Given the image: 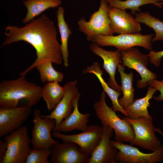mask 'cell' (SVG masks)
Segmentation results:
<instances>
[{"label":"cell","mask_w":163,"mask_h":163,"mask_svg":"<svg viewBox=\"0 0 163 163\" xmlns=\"http://www.w3.org/2000/svg\"><path fill=\"white\" fill-rule=\"evenodd\" d=\"M121 117L129 122L133 129L134 136L130 142V145L138 146L152 152L161 145L160 141L155 133L152 119L142 117L133 119L127 117Z\"/></svg>","instance_id":"obj_7"},{"label":"cell","mask_w":163,"mask_h":163,"mask_svg":"<svg viewBox=\"0 0 163 163\" xmlns=\"http://www.w3.org/2000/svg\"><path fill=\"white\" fill-rule=\"evenodd\" d=\"M83 72L84 74L91 73L93 74L97 77L101 83L103 91L110 98L112 102V108L113 110L115 112L120 111L127 117L128 115L126 112L118 103V97L121 94L110 88L108 84L105 81L102 76L103 70H101L99 64L97 62H94L91 66H88L84 69Z\"/></svg>","instance_id":"obj_19"},{"label":"cell","mask_w":163,"mask_h":163,"mask_svg":"<svg viewBox=\"0 0 163 163\" xmlns=\"http://www.w3.org/2000/svg\"><path fill=\"white\" fill-rule=\"evenodd\" d=\"M7 152L2 163H25L31 150L27 127L22 126L5 136Z\"/></svg>","instance_id":"obj_6"},{"label":"cell","mask_w":163,"mask_h":163,"mask_svg":"<svg viewBox=\"0 0 163 163\" xmlns=\"http://www.w3.org/2000/svg\"><path fill=\"white\" fill-rule=\"evenodd\" d=\"M135 19L139 23L145 24L152 29L155 32L152 42L163 40V21L152 16L148 12H140L135 14Z\"/></svg>","instance_id":"obj_26"},{"label":"cell","mask_w":163,"mask_h":163,"mask_svg":"<svg viewBox=\"0 0 163 163\" xmlns=\"http://www.w3.org/2000/svg\"><path fill=\"white\" fill-rule=\"evenodd\" d=\"M76 144L71 142H59L51 148L50 162L87 163L89 158L85 155Z\"/></svg>","instance_id":"obj_14"},{"label":"cell","mask_w":163,"mask_h":163,"mask_svg":"<svg viewBox=\"0 0 163 163\" xmlns=\"http://www.w3.org/2000/svg\"><path fill=\"white\" fill-rule=\"evenodd\" d=\"M64 8L58 7L56 11L57 26L60 35L61 39V50L64 66H68L69 52L68 49V39L72 34L68 25L66 22L64 18Z\"/></svg>","instance_id":"obj_24"},{"label":"cell","mask_w":163,"mask_h":163,"mask_svg":"<svg viewBox=\"0 0 163 163\" xmlns=\"http://www.w3.org/2000/svg\"><path fill=\"white\" fill-rule=\"evenodd\" d=\"M34 126L32 130L31 143L33 149L51 148L59 142L52 138L51 132L56 126V121L40 115L38 109L34 110L33 120Z\"/></svg>","instance_id":"obj_10"},{"label":"cell","mask_w":163,"mask_h":163,"mask_svg":"<svg viewBox=\"0 0 163 163\" xmlns=\"http://www.w3.org/2000/svg\"><path fill=\"white\" fill-rule=\"evenodd\" d=\"M52 62L46 60L37 65L35 67L38 71L42 82H62L64 78L62 73L56 70L53 68Z\"/></svg>","instance_id":"obj_27"},{"label":"cell","mask_w":163,"mask_h":163,"mask_svg":"<svg viewBox=\"0 0 163 163\" xmlns=\"http://www.w3.org/2000/svg\"><path fill=\"white\" fill-rule=\"evenodd\" d=\"M51 148L31 149L25 163H50L48 160L51 155Z\"/></svg>","instance_id":"obj_28"},{"label":"cell","mask_w":163,"mask_h":163,"mask_svg":"<svg viewBox=\"0 0 163 163\" xmlns=\"http://www.w3.org/2000/svg\"><path fill=\"white\" fill-rule=\"evenodd\" d=\"M161 81L163 82V78L162 79Z\"/></svg>","instance_id":"obj_34"},{"label":"cell","mask_w":163,"mask_h":163,"mask_svg":"<svg viewBox=\"0 0 163 163\" xmlns=\"http://www.w3.org/2000/svg\"><path fill=\"white\" fill-rule=\"evenodd\" d=\"M155 131H158V132L159 133H161V135H162L163 136V133L161 132V131L159 129L155 128Z\"/></svg>","instance_id":"obj_32"},{"label":"cell","mask_w":163,"mask_h":163,"mask_svg":"<svg viewBox=\"0 0 163 163\" xmlns=\"http://www.w3.org/2000/svg\"><path fill=\"white\" fill-rule=\"evenodd\" d=\"M27 105L13 108L0 107V137H5L22 126L31 113Z\"/></svg>","instance_id":"obj_12"},{"label":"cell","mask_w":163,"mask_h":163,"mask_svg":"<svg viewBox=\"0 0 163 163\" xmlns=\"http://www.w3.org/2000/svg\"><path fill=\"white\" fill-rule=\"evenodd\" d=\"M148 85L160 92V94L158 96L154 97V99L157 101H163V82L154 79L149 82Z\"/></svg>","instance_id":"obj_30"},{"label":"cell","mask_w":163,"mask_h":163,"mask_svg":"<svg viewBox=\"0 0 163 163\" xmlns=\"http://www.w3.org/2000/svg\"><path fill=\"white\" fill-rule=\"evenodd\" d=\"M59 82H46L42 87V97L45 101L49 111L53 110L62 99L65 92L64 87Z\"/></svg>","instance_id":"obj_23"},{"label":"cell","mask_w":163,"mask_h":163,"mask_svg":"<svg viewBox=\"0 0 163 163\" xmlns=\"http://www.w3.org/2000/svg\"><path fill=\"white\" fill-rule=\"evenodd\" d=\"M147 55L149 57L150 63H152L158 67L160 65L161 59L163 57V50L156 52L151 50L150 51Z\"/></svg>","instance_id":"obj_29"},{"label":"cell","mask_w":163,"mask_h":163,"mask_svg":"<svg viewBox=\"0 0 163 163\" xmlns=\"http://www.w3.org/2000/svg\"><path fill=\"white\" fill-rule=\"evenodd\" d=\"M5 41L2 46L23 41L31 45L36 50L37 58L29 67L20 73L25 76L38 64L49 60L56 65L62 62L61 45L53 22L44 14L33 19L23 27L8 25L5 28Z\"/></svg>","instance_id":"obj_1"},{"label":"cell","mask_w":163,"mask_h":163,"mask_svg":"<svg viewBox=\"0 0 163 163\" xmlns=\"http://www.w3.org/2000/svg\"><path fill=\"white\" fill-rule=\"evenodd\" d=\"M105 0L109 7L115 8L124 11L129 9L131 11V13L133 15L137 12H140V7L144 5L153 4L160 8H161L162 6L159 0Z\"/></svg>","instance_id":"obj_25"},{"label":"cell","mask_w":163,"mask_h":163,"mask_svg":"<svg viewBox=\"0 0 163 163\" xmlns=\"http://www.w3.org/2000/svg\"><path fill=\"white\" fill-rule=\"evenodd\" d=\"M117 69L121 77V89L123 94V97L118 99V101L119 104L124 108L130 105L134 101L135 89L133 87V74L132 72L129 74L125 73V68L120 64H118Z\"/></svg>","instance_id":"obj_22"},{"label":"cell","mask_w":163,"mask_h":163,"mask_svg":"<svg viewBox=\"0 0 163 163\" xmlns=\"http://www.w3.org/2000/svg\"><path fill=\"white\" fill-rule=\"evenodd\" d=\"M77 80L68 82L64 85L63 96L56 108L48 115L42 116L56 121V126L53 132L56 131L61 122L68 118L73 109V101L79 93L77 86Z\"/></svg>","instance_id":"obj_13"},{"label":"cell","mask_w":163,"mask_h":163,"mask_svg":"<svg viewBox=\"0 0 163 163\" xmlns=\"http://www.w3.org/2000/svg\"><path fill=\"white\" fill-rule=\"evenodd\" d=\"M153 34L143 35L139 32L133 34H122L114 36L99 34L92 40L99 46H112L120 52L127 50L136 46H140L146 50H151L152 37Z\"/></svg>","instance_id":"obj_4"},{"label":"cell","mask_w":163,"mask_h":163,"mask_svg":"<svg viewBox=\"0 0 163 163\" xmlns=\"http://www.w3.org/2000/svg\"><path fill=\"white\" fill-rule=\"evenodd\" d=\"M102 133V127L97 125H89L79 134L67 135L56 131L53 132L52 136L62 139L63 142H72L78 145L82 153L89 157L99 142Z\"/></svg>","instance_id":"obj_8"},{"label":"cell","mask_w":163,"mask_h":163,"mask_svg":"<svg viewBox=\"0 0 163 163\" xmlns=\"http://www.w3.org/2000/svg\"><path fill=\"white\" fill-rule=\"evenodd\" d=\"M6 142L0 140V163H2L7 152Z\"/></svg>","instance_id":"obj_31"},{"label":"cell","mask_w":163,"mask_h":163,"mask_svg":"<svg viewBox=\"0 0 163 163\" xmlns=\"http://www.w3.org/2000/svg\"><path fill=\"white\" fill-rule=\"evenodd\" d=\"M105 98L106 93L103 91L99 101L94 105L97 117L102 125H106L113 129L117 141L131 142L134 136L132 125L124 119H121L118 117L112 108L107 105Z\"/></svg>","instance_id":"obj_3"},{"label":"cell","mask_w":163,"mask_h":163,"mask_svg":"<svg viewBox=\"0 0 163 163\" xmlns=\"http://www.w3.org/2000/svg\"><path fill=\"white\" fill-rule=\"evenodd\" d=\"M109 8L108 4L105 0H101L98 10L91 14L88 21H86L83 18L78 21L79 29L86 35L87 41H92L95 36L99 34L113 35L108 15Z\"/></svg>","instance_id":"obj_5"},{"label":"cell","mask_w":163,"mask_h":163,"mask_svg":"<svg viewBox=\"0 0 163 163\" xmlns=\"http://www.w3.org/2000/svg\"><path fill=\"white\" fill-rule=\"evenodd\" d=\"M120 52L123 66L135 70L141 77V79L136 82L138 88L146 87L149 82L157 78L156 75L147 68L149 62L147 55L143 54L134 47Z\"/></svg>","instance_id":"obj_9"},{"label":"cell","mask_w":163,"mask_h":163,"mask_svg":"<svg viewBox=\"0 0 163 163\" xmlns=\"http://www.w3.org/2000/svg\"><path fill=\"white\" fill-rule=\"evenodd\" d=\"M11 80H4L0 83V107H17L19 101L25 99L27 106L36 105L42 97V87L29 82L25 76Z\"/></svg>","instance_id":"obj_2"},{"label":"cell","mask_w":163,"mask_h":163,"mask_svg":"<svg viewBox=\"0 0 163 163\" xmlns=\"http://www.w3.org/2000/svg\"><path fill=\"white\" fill-rule=\"evenodd\" d=\"M90 50L103 59V68L109 75L108 84L112 88L120 93L121 86L117 83L115 78L116 69L119 64L122 63L121 52L117 50L107 51L92 43Z\"/></svg>","instance_id":"obj_17"},{"label":"cell","mask_w":163,"mask_h":163,"mask_svg":"<svg viewBox=\"0 0 163 163\" xmlns=\"http://www.w3.org/2000/svg\"><path fill=\"white\" fill-rule=\"evenodd\" d=\"M160 2L162 5H163V0H159Z\"/></svg>","instance_id":"obj_33"},{"label":"cell","mask_w":163,"mask_h":163,"mask_svg":"<svg viewBox=\"0 0 163 163\" xmlns=\"http://www.w3.org/2000/svg\"><path fill=\"white\" fill-rule=\"evenodd\" d=\"M103 133L101 139L87 163H117L115 156L118 149L112 145L110 139L113 129L109 127L103 125Z\"/></svg>","instance_id":"obj_15"},{"label":"cell","mask_w":163,"mask_h":163,"mask_svg":"<svg viewBox=\"0 0 163 163\" xmlns=\"http://www.w3.org/2000/svg\"><path fill=\"white\" fill-rule=\"evenodd\" d=\"M81 94L79 93L73 99V109L72 113L68 118L61 122L57 131L65 133L74 130L83 131L88 126L90 114L82 113L78 110V103Z\"/></svg>","instance_id":"obj_18"},{"label":"cell","mask_w":163,"mask_h":163,"mask_svg":"<svg viewBox=\"0 0 163 163\" xmlns=\"http://www.w3.org/2000/svg\"><path fill=\"white\" fill-rule=\"evenodd\" d=\"M111 145L117 148L115 158L120 163H155L163 160V145H161L155 151L146 154L131 145L116 140H110Z\"/></svg>","instance_id":"obj_11"},{"label":"cell","mask_w":163,"mask_h":163,"mask_svg":"<svg viewBox=\"0 0 163 163\" xmlns=\"http://www.w3.org/2000/svg\"><path fill=\"white\" fill-rule=\"evenodd\" d=\"M157 90L151 87L148 88L146 96L144 97L136 99L128 107L123 108L129 118L137 119L142 117L152 119L148 112L147 108L150 106L149 101Z\"/></svg>","instance_id":"obj_20"},{"label":"cell","mask_w":163,"mask_h":163,"mask_svg":"<svg viewBox=\"0 0 163 163\" xmlns=\"http://www.w3.org/2000/svg\"><path fill=\"white\" fill-rule=\"evenodd\" d=\"M23 3L27 12L22 22L27 24L46 10L59 6L62 2L61 0H26Z\"/></svg>","instance_id":"obj_21"},{"label":"cell","mask_w":163,"mask_h":163,"mask_svg":"<svg viewBox=\"0 0 163 163\" xmlns=\"http://www.w3.org/2000/svg\"></svg>","instance_id":"obj_35"},{"label":"cell","mask_w":163,"mask_h":163,"mask_svg":"<svg viewBox=\"0 0 163 163\" xmlns=\"http://www.w3.org/2000/svg\"><path fill=\"white\" fill-rule=\"evenodd\" d=\"M108 15L110 28L113 33L136 34L141 30L140 23L125 11L109 7Z\"/></svg>","instance_id":"obj_16"}]
</instances>
